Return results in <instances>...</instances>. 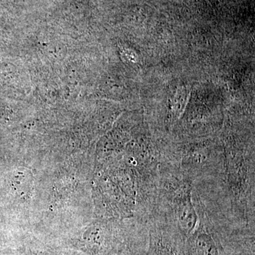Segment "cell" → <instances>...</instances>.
<instances>
[{
	"label": "cell",
	"instance_id": "1",
	"mask_svg": "<svg viewBox=\"0 0 255 255\" xmlns=\"http://www.w3.org/2000/svg\"><path fill=\"white\" fill-rule=\"evenodd\" d=\"M192 199L199 220L186 255H255V224L233 219L211 196L193 191Z\"/></svg>",
	"mask_w": 255,
	"mask_h": 255
},
{
	"label": "cell",
	"instance_id": "2",
	"mask_svg": "<svg viewBox=\"0 0 255 255\" xmlns=\"http://www.w3.org/2000/svg\"><path fill=\"white\" fill-rule=\"evenodd\" d=\"M164 161L193 182L222 179L223 148L214 145L161 147Z\"/></svg>",
	"mask_w": 255,
	"mask_h": 255
},
{
	"label": "cell",
	"instance_id": "3",
	"mask_svg": "<svg viewBox=\"0 0 255 255\" xmlns=\"http://www.w3.org/2000/svg\"><path fill=\"white\" fill-rule=\"evenodd\" d=\"M147 226L148 245L146 255H186L185 241L162 220L150 218Z\"/></svg>",
	"mask_w": 255,
	"mask_h": 255
},
{
	"label": "cell",
	"instance_id": "4",
	"mask_svg": "<svg viewBox=\"0 0 255 255\" xmlns=\"http://www.w3.org/2000/svg\"><path fill=\"white\" fill-rule=\"evenodd\" d=\"M148 245L147 222L131 219L128 231H124L115 255H146Z\"/></svg>",
	"mask_w": 255,
	"mask_h": 255
},
{
	"label": "cell",
	"instance_id": "5",
	"mask_svg": "<svg viewBox=\"0 0 255 255\" xmlns=\"http://www.w3.org/2000/svg\"><path fill=\"white\" fill-rule=\"evenodd\" d=\"M13 186L18 194L26 195L31 191L32 175L28 169H18L13 174Z\"/></svg>",
	"mask_w": 255,
	"mask_h": 255
}]
</instances>
